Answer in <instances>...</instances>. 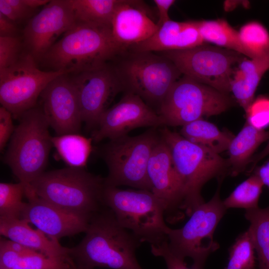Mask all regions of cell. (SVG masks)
<instances>
[{"label": "cell", "mask_w": 269, "mask_h": 269, "mask_svg": "<svg viewBox=\"0 0 269 269\" xmlns=\"http://www.w3.org/2000/svg\"><path fill=\"white\" fill-rule=\"evenodd\" d=\"M85 233L82 241L69 248L77 269H142L135 257L141 242L119 224L109 208L93 215Z\"/></svg>", "instance_id": "cell-1"}, {"label": "cell", "mask_w": 269, "mask_h": 269, "mask_svg": "<svg viewBox=\"0 0 269 269\" xmlns=\"http://www.w3.org/2000/svg\"><path fill=\"white\" fill-rule=\"evenodd\" d=\"M125 51L111 27L76 21L40 61L52 71L74 74L106 64Z\"/></svg>", "instance_id": "cell-2"}, {"label": "cell", "mask_w": 269, "mask_h": 269, "mask_svg": "<svg viewBox=\"0 0 269 269\" xmlns=\"http://www.w3.org/2000/svg\"><path fill=\"white\" fill-rule=\"evenodd\" d=\"M29 186L38 197L69 212L92 216L105 206V178L84 168L44 171Z\"/></svg>", "instance_id": "cell-3"}, {"label": "cell", "mask_w": 269, "mask_h": 269, "mask_svg": "<svg viewBox=\"0 0 269 269\" xmlns=\"http://www.w3.org/2000/svg\"><path fill=\"white\" fill-rule=\"evenodd\" d=\"M104 205L113 212L117 220L141 243L159 245L167 239L168 227L162 201L151 191L122 189L105 185Z\"/></svg>", "instance_id": "cell-4"}, {"label": "cell", "mask_w": 269, "mask_h": 269, "mask_svg": "<svg viewBox=\"0 0 269 269\" xmlns=\"http://www.w3.org/2000/svg\"><path fill=\"white\" fill-rule=\"evenodd\" d=\"M159 131L169 148L175 167L183 182V210L186 215L190 216L197 207L205 202L201 195L203 186L212 178L224 173L229 166L228 161L166 126Z\"/></svg>", "instance_id": "cell-5"}, {"label": "cell", "mask_w": 269, "mask_h": 269, "mask_svg": "<svg viewBox=\"0 0 269 269\" xmlns=\"http://www.w3.org/2000/svg\"><path fill=\"white\" fill-rule=\"evenodd\" d=\"M3 161L26 186L45 171L53 146L50 126L42 108L34 107L19 118Z\"/></svg>", "instance_id": "cell-6"}, {"label": "cell", "mask_w": 269, "mask_h": 269, "mask_svg": "<svg viewBox=\"0 0 269 269\" xmlns=\"http://www.w3.org/2000/svg\"><path fill=\"white\" fill-rule=\"evenodd\" d=\"M114 60L113 64L125 91L137 95L148 106L157 105L158 109L182 75L171 60L153 52L127 49Z\"/></svg>", "instance_id": "cell-7"}, {"label": "cell", "mask_w": 269, "mask_h": 269, "mask_svg": "<svg viewBox=\"0 0 269 269\" xmlns=\"http://www.w3.org/2000/svg\"><path fill=\"white\" fill-rule=\"evenodd\" d=\"M160 139L159 131L151 128L136 136L110 140L102 154L108 168L105 185L128 186L151 191L147 166L152 151Z\"/></svg>", "instance_id": "cell-8"}, {"label": "cell", "mask_w": 269, "mask_h": 269, "mask_svg": "<svg viewBox=\"0 0 269 269\" xmlns=\"http://www.w3.org/2000/svg\"><path fill=\"white\" fill-rule=\"evenodd\" d=\"M234 105L227 94L183 75L172 86L158 114L165 126H183L204 117L220 114Z\"/></svg>", "instance_id": "cell-9"}, {"label": "cell", "mask_w": 269, "mask_h": 269, "mask_svg": "<svg viewBox=\"0 0 269 269\" xmlns=\"http://www.w3.org/2000/svg\"><path fill=\"white\" fill-rule=\"evenodd\" d=\"M227 210L218 190L211 199L194 210L182 228H168L167 240L170 251L182 259H192L193 269H203L208 257L219 248L213 235Z\"/></svg>", "instance_id": "cell-10"}, {"label": "cell", "mask_w": 269, "mask_h": 269, "mask_svg": "<svg viewBox=\"0 0 269 269\" xmlns=\"http://www.w3.org/2000/svg\"><path fill=\"white\" fill-rule=\"evenodd\" d=\"M159 53L171 60L182 75L227 94L235 68L246 58L236 51L206 43Z\"/></svg>", "instance_id": "cell-11"}, {"label": "cell", "mask_w": 269, "mask_h": 269, "mask_svg": "<svg viewBox=\"0 0 269 269\" xmlns=\"http://www.w3.org/2000/svg\"><path fill=\"white\" fill-rule=\"evenodd\" d=\"M67 72L42 71L27 53L11 66L0 71V102L15 118L35 107L37 98L52 80Z\"/></svg>", "instance_id": "cell-12"}, {"label": "cell", "mask_w": 269, "mask_h": 269, "mask_svg": "<svg viewBox=\"0 0 269 269\" xmlns=\"http://www.w3.org/2000/svg\"><path fill=\"white\" fill-rule=\"evenodd\" d=\"M70 77L78 92L83 123L96 128L110 102L125 91L113 64L108 63Z\"/></svg>", "instance_id": "cell-13"}, {"label": "cell", "mask_w": 269, "mask_h": 269, "mask_svg": "<svg viewBox=\"0 0 269 269\" xmlns=\"http://www.w3.org/2000/svg\"><path fill=\"white\" fill-rule=\"evenodd\" d=\"M71 0H52L32 17L22 31L26 53L36 62L75 23Z\"/></svg>", "instance_id": "cell-14"}, {"label": "cell", "mask_w": 269, "mask_h": 269, "mask_svg": "<svg viewBox=\"0 0 269 269\" xmlns=\"http://www.w3.org/2000/svg\"><path fill=\"white\" fill-rule=\"evenodd\" d=\"M165 126L161 117L139 96L125 92L120 100L102 114L92 139L96 142L116 139L141 127Z\"/></svg>", "instance_id": "cell-15"}, {"label": "cell", "mask_w": 269, "mask_h": 269, "mask_svg": "<svg viewBox=\"0 0 269 269\" xmlns=\"http://www.w3.org/2000/svg\"><path fill=\"white\" fill-rule=\"evenodd\" d=\"M151 192L165 206V217L169 222L183 218L185 198L183 182L175 167L169 148L161 138L155 146L147 166Z\"/></svg>", "instance_id": "cell-16"}, {"label": "cell", "mask_w": 269, "mask_h": 269, "mask_svg": "<svg viewBox=\"0 0 269 269\" xmlns=\"http://www.w3.org/2000/svg\"><path fill=\"white\" fill-rule=\"evenodd\" d=\"M40 97L50 127L57 135L79 134L83 122L78 94L69 74L52 80Z\"/></svg>", "instance_id": "cell-17"}, {"label": "cell", "mask_w": 269, "mask_h": 269, "mask_svg": "<svg viewBox=\"0 0 269 269\" xmlns=\"http://www.w3.org/2000/svg\"><path fill=\"white\" fill-rule=\"evenodd\" d=\"M20 219L36 227L50 238L59 239L86 231L92 216L69 212L38 197L30 186L26 187Z\"/></svg>", "instance_id": "cell-18"}, {"label": "cell", "mask_w": 269, "mask_h": 269, "mask_svg": "<svg viewBox=\"0 0 269 269\" xmlns=\"http://www.w3.org/2000/svg\"><path fill=\"white\" fill-rule=\"evenodd\" d=\"M141 4V1L123 0L114 13L112 35L125 50L148 39L159 28Z\"/></svg>", "instance_id": "cell-19"}, {"label": "cell", "mask_w": 269, "mask_h": 269, "mask_svg": "<svg viewBox=\"0 0 269 269\" xmlns=\"http://www.w3.org/2000/svg\"><path fill=\"white\" fill-rule=\"evenodd\" d=\"M204 43L199 30L198 21L170 20L150 38L128 49L160 53L192 48Z\"/></svg>", "instance_id": "cell-20"}, {"label": "cell", "mask_w": 269, "mask_h": 269, "mask_svg": "<svg viewBox=\"0 0 269 269\" xmlns=\"http://www.w3.org/2000/svg\"><path fill=\"white\" fill-rule=\"evenodd\" d=\"M22 219L0 218V235L27 248L51 257L71 258L69 248L62 247L38 229L31 227Z\"/></svg>", "instance_id": "cell-21"}, {"label": "cell", "mask_w": 269, "mask_h": 269, "mask_svg": "<svg viewBox=\"0 0 269 269\" xmlns=\"http://www.w3.org/2000/svg\"><path fill=\"white\" fill-rule=\"evenodd\" d=\"M269 69V53L250 59L245 58L235 68L231 79L230 92L245 112L264 74Z\"/></svg>", "instance_id": "cell-22"}, {"label": "cell", "mask_w": 269, "mask_h": 269, "mask_svg": "<svg viewBox=\"0 0 269 269\" xmlns=\"http://www.w3.org/2000/svg\"><path fill=\"white\" fill-rule=\"evenodd\" d=\"M0 269H77L71 258L51 257L31 250L20 254L9 245L8 239L0 241Z\"/></svg>", "instance_id": "cell-23"}, {"label": "cell", "mask_w": 269, "mask_h": 269, "mask_svg": "<svg viewBox=\"0 0 269 269\" xmlns=\"http://www.w3.org/2000/svg\"><path fill=\"white\" fill-rule=\"evenodd\" d=\"M269 138V132L258 129L246 122L228 149L231 175L236 176L244 171L255 150Z\"/></svg>", "instance_id": "cell-24"}, {"label": "cell", "mask_w": 269, "mask_h": 269, "mask_svg": "<svg viewBox=\"0 0 269 269\" xmlns=\"http://www.w3.org/2000/svg\"><path fill=\"white\" fill-rule=\"evenodd\" d=\"M180 134L188 140L218 154L228 150L234 136L202 119L182 126Z\"/></svg>", "instance_id": "cell-25"}, {"label": "cell", "mask_w": 269, "mask_h": 269, "mask_svg": "<svg viewBox=\"0 0 269 269\" xmlns=\"http://www.w3.org/2000/svg\"><path fill=\"white\" fill-rule=\"evenodd\" d=\"M245 217L250 223L248 230L255 247L258 269H269V205L246 210Z\"/></svg>", "instance_id": "cell-26"}, {"label": "cell", "mask_w": 269, "mask_h": 269, "mask_svg": "<svg viewBox=\"0 0 269 269\" xmlns=\"http://www.w3.org/2000/svg\"><path fill=\"white\" fill-rule=\"evenodd\" d=\"M199 30L203 42L234 51L249 57L240 40L239 31L224 19L198 21Z\"/></svg>", "instance_id": "cell-27"}, {"label": "cell", "mask_w": 269, "mask_h": 269, "mask_svg": "<svg viewBox=\"0 0 269 269\" xmlns=\"http://www.w3.org/2000/svg\"><path fill=\"white\" fill-rule=\"evenodd\" d=\"M123 0H71L76 21L111 28L114 13Z\"/></svg>", "instance_id": "cell-28"}, {"label": "cell", "mask_w": 269, "mask_h": 269, "mask_svg": "<svg viewBox=\"0 0 269 269\" xmlns=\"http://www.w3.org/2000/svg\"><path fill=\"white\" fill-rule=\"evenodd\" d=\"M92 138L79 134L52 136V142L61 158L69 167L84 168L92 150Z\"/></svg>", "instance_id": "cell-29"}, {"label": "cell", "mask_w": 269, "mask_h": 269, "mask_svg": "<svg viewBox=\"0 0 269 269\" xmlns=\"http://www.w3.org/2000/svg\"><path fill=\"white\" fill-rule=\"evenodd\" d=\"M264 186L256 174L238 185L223 203L227 209L244 208L246 210L257 208Z\"/></svg>", "instance_id": "cell-30"}, {"label": "cell", "mask_w": 269, "mask_h": 269, "mask_svg": "<svg viewBox=\"0 0 269 269\" xmlns=\"http://www.w3.org/2000/svg\"><path fill=\"white\" fill-rule=\"evenodd\" d=\"M239 33L249 58L261 57L269 53V33L261 23L248 22L241 27Z\"/></svg>", "instance_id": "cell-31"}, {"label": "cell", "mask_w": 269, "mask_h": 269, "mask_svg": "<svg viewBox=\"0 0 269 269\" xmlns=\"http://www.w3.org/2000/svg\"><path fill=\"white\" fill-rule=\"evenodd\" d=\"M229 252V261L225 269H256V252L248 229L238 236Z\"/></svg>", "instance_id": "cell-32"}, {"label": "cell", "mask_w": 269, "mask_h": 269, "mask_svg": "<svg viewBox=\"0 0 269 269\" xmlns=\"http://www.w3.org/2000/svg\"><path fill=\"white\" fill-rule=\"evenodd\" d=\"M26 185L18 182L16 183H0V218L20 219L25 202Z\"/></svg>", "instance_id": "cell-33"}, {"label": "cell", "mask_w": 269, "mask_h": 269, "mask_svg": "<svg viewBox=\"0 0 269 269\" xmlns=\"http://www.w3.org/2000/svg\"><path fill=\"white\" fill-rule=\"evenodd\" d=\"M246 114V122L258 129L264 130L269 126V98L261 96L254 99Z\"/></svg>", "instance_id": "cell-34"}, {"label": "cell", "mask_w": 269, "mask_h": 269, "mask_svg": "<svg viewBox=\"0 0 269 269\" xmlns=\"http://www.w3.org/2000/svg\"><path fill=\"white\" fill-rule=\"evenodd\" d=\"M22 39L17 36H0V71L16 63L23 54Z\"/></svg>", "instance_id": "cell-35"}, {"label": "cell", "mask_w": 269, "mask_h": 269, "mask_svg": "<svg viewBox=\"0 0 269 269\" xmlns=\"http://www.w3.org/2000/svg\"><path fill=\"white\" fill-rule=\"evenodd\" d=\"M150 247L154 256L162 257L164 260L167 269H194L187 267L184 259L177 256L170 251L167 239L159 245Z\"/></svg>", "instance_id": "cell-36"}, {"label": "cell", "mask_w": 269, "mask_h": 269, "mask_svg": "<svg viewBox=\"0 0 269 269\" xmlns=\"http://www.w3.org/2000/svg\"><path fill=\"white\" fill-rule=\"evenodd\" d=\"M12 115L6 109L0 107V150L2 151L11 138L15 127L12 122Z\"/></svg>", "instance_id": "cell-37"}, {"label": "cell", "mask_w": 269, "mask_h": 269, "mask_svg": "<svg viewBox=\"0 0 269 269\" xmlns=\"http://www.w3.org/2000/svg\"><path fill=\"white\" fill-rule=\"evenodd\" d=\"M158 12V20L157 25L158 27L171 20L168 15V11L171 6L175 3L174 0H154Z\"/></svg>", "instance_id": "cell-38"}, {"label": "cell", "mask_w": 269, "mask_h": 269, "mask_svg": "<svg viewBox=\"0 0 269 269\" xmlns=\"http://www.w3.org/2000/svg\"><path fill=\"white\" fill-rule=\"evenodd\" d=\"M6 0L12 7L17 21L26 18L34 10L28 6L24 0Z\"/></svg>", "instance_id": "cell-39"}, {"label": "cell", "mask_w": 269, "mask_h": 269, "mask_svg": "<svg viewBox=\"0 0 269 269\" xmlns=\"http://www.w3.org/2000/svg\"><path fill=\"white\" fill-rule=\"evenodd\" d=\"M18 31L15 23L0 13V36H17Z\"/></svg>", "instance_id": "cell-40"}, {"label": "cell", "mask_w": 269, "mask_h": 269, "mask_svg": "<svg viewBox=\"0 0 269 269\" xmlns=\"http://www.w3.org/2000/svg\"><path fill=\"white\" fill-rule=\"evenodd\" d=\"M255 174L259 176L264 185L269 189V160L255 171Z\"/></svg>", "instance_id": "cell-41"}, {"label": "cell", "mask_w": 269, "mask_h": 269, "mask_svg": "<svg viewBox=\"0 0 269 269\" xmlns=\"http://www.w3.org/2000/svg\"><path fill=\"white\" fill-rule=\"evenodd\" d=\"M268 155H269V141L262 151L255 156H252L250 159L249 163H252V168L250 170L249 172H250L253 170V169L255 168V166H256L258 162Z\"/></svg>", "instance_id": "cell-42"}, {"label": "cell", "mask_w": 269, "mask_h": 269, "mask_svg": "<svg viewBox=\"0 0 269 269\" xmlns=\"http://www.w3.org/2000/svg\"><path fill=\"white\" fill-rule=\"evenodd\" d=\"M26 4L30 7L35 9L36 8L45 5L47 4L50 0H24Z\"/></svg>", "instance_id": "cell-43"}]
</instances>
